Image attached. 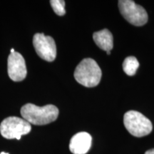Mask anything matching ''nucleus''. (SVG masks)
<instances>
[{"label":"nucleus","mask_w":154,"mask_h":154,"mask_svg":"<svg viewBox=\"0 0 154 154\" xmlns=\"http://www.w3.org/2000/svg\"><path fill=\"white\" fill-rule=\"evenodd\" d=\"M10 51H11V53H14V52H15V51H14V49H11Z\"/></svg>","instance_id":"13"},{"label":"nucleus","mask_w":154,"mask_h":154,"mask_svg":"<svg viewBox=\"0 0 154 154\" xmlns=\"http://www.w3.org/2000/svg\"><path fill=\"white\" fill-rule=\"evenodd\" d=\"M76 82L86 87L91 88L99 84L101 79V70L95 60L87 58L81 61L74 72Z\"/></svg>","instance_id":"2"},{"label":"nucleus","mask_w":154,"mask_h":154,"mask_svg":"<svg viewBox=\"0 0 154 154\" xmlns=\"http://www.w3.org/2000/svg\"><path fill=\"white\" fill-rule=\"evenodd\" d=\"M93 38L96 45L100 49L106 51H111L113 47V38L112 34L108 29L96 32L93 34Z\"/></svg>","instance_id":"9"},{"label":"nucleus","mask_w":154,"mask_h":154,"mask_svg":"<svg viewBox=\"0 0 154 154\" xmlns=\"http://www.w3.org/2000/svg\"><path fill=\"white\" fill-rule=\"evenodd\" d=\"M139 66V63L136 57H128L125 59L123 63V69L124 72L128 76H134L136 73V71Z\"/></svg>","instance_id":"10"},{"label":"nucleus","mask_w":154,"mask_h":154,"mask_svg":"<svg viewBox=\"0 0 154 154\" xmlns=\"http://www.w3.org/2000/svg\"><path fill=\"white\" fill-rule=\"evenodd\" d=\"M145 154H154V149L149 150L145 153Z\"/></svg>","instance_id":"12"},{"label":"nucleus","mask_w":154,"mask_h":154,"mask_svg":"<svg viewBox=\"0 0 154 154\" xmlns=\"http://www.w3.org/2000/svg\"><path fill=\"white\" fill-rule=\"evenodd\" d=\"M50 4L52 7L53 10L59 16H63L66 14L65 11V2L63 0H51Z\"/></svg>","instance_id":"11"},{"label":"nucleus","mask_w":154,"mask_h":154,"mask_svg":"<svg viewBox=\"0 0 154 154\" xmlns=\"http://www.w3.org/2000/svg\"><path fill=\"white\" fill-rule=\"evenodd\" d=\"M33 45L38 57L47 61H53L57 57V47L54 40L43 33H36L33 37Z\"/></svg>","instance_id":"6"},{"label":"nucleus","mask_w":154,"mask_h":154,"mask_svg":"<svg viewBox=\"0 0 154 154\" xmlns=\"http://www.w3.org/2000/svg\"><path fill=\"white\" fill-rule=\"evenodd\" d=\"M7 69L9 78L14 82H21L26 78L27 71L22 55L15 51L11 53L7 61Z\"/></svg>","instance_id":"7"},{"label":"nucleus","mask_w":154,"mask_h":154,"mask_svg":"<svg viewBox=\"0 0 154 154\" xmlns=\"http://www.w3.org/2000/svg\"><path fill=\"white\" fill-rule=\"evenodd\" d=\"M0 154H9V153H5V152H2Z\"/></svg>","instance_id":"15"},{"label":"nucleus","mask_w":154,"mask_h":154,"mask_svg":"<svg viewBox=\"0 0 154 154\" xmlns=\"http://www.w3.org/2000/svg\"><path fill=\"white\" fill-rule=\"evenodd\" d=\"M106 53H107V54L108 55H109V54H111V51H106Z\"/></svg>","instance_id":"14"},{"label":"nucleus","mask_w":154,"mask_h":154,"mask_svg":"<svg viewBox=\"0 0 154 154\" xmlns=\"http://www.w3.org/2000/svg\"><path fill=\"white\" fill-rule=\"evenodd\" d=\"M21 115L29 124L42 126L57 120L59 109L51 104L38 106L32 103H26L21 109Z\"/></svg>","instance_id":"1"},{"label":"nucleus","mask_w":154,"mask_h":154,"mask_svg":"<svg viewBox=\"0 0 154 154\" xmlns=\"http://www.w3.org/2000/svg\"><path fill=\"white\" fill-rule=\"evenodd\" d=\"M32 127L24 119L16 116H9L2 121L0 125V133L7 139L19 140L23 135L28 134Z\"/></svg>","instance_id":"4"},{"label":"nucleus","mask_w":154,"mask_h":154,"mask_svg":"<svg viewBox=\"0 0 154 154\" xmlns=\"http://www.w3.org/2000/svg\"><path fill=\"white\" fill-rule=\"evenodd\" d=\"M124 124L132 136L143 137L152 131L151 121L138 111H129L124 114Z\"/></svg>","instance_id":"3"},{"label":"nucleus","mask_w":154,"mask_h":154,"mask_svg":"<svg viewBox=\"0 0 154 154\" xmlns=\"http://www.w3.org/2000/svg\"><path fill=\"white\" fill-rule=\"evenodd\" d=\"M119 8L123 17L134 26H143L148 22V14L145 9L134 1H119Z\"/></svg>","instance_id":"5"},{"label":"nucleus","mask_w":154,"mask_h":154,"mask_svg":"<svg viewBox=\"0 0 154 154\" xmlns=\"http://www.w3.org/2000/svg\"><path fill=\"white\" fill-rule=\"evenodd\" d=\"M92 138L86 132H79L72 138L69 149L74 154H86L91 149Z\"/></svg>","instance_id":"8"}]
</instances>
